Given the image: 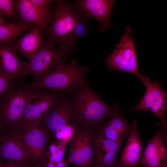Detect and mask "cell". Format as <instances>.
<instances>
[{"label":"cell","mask_w":167,"mask_h":167,"mask_svg":"<svg viewBox=\"0 0 167 167\" xmlns=\"http://www.w3.org/2000/svg\"><path fill=\"white\" fill-rule=\"evenodd\" d=\"M71 96L78 124L95 130L109 118L118 103L110 106L102 100L86 82L77 88Z\"/></svg>","instance_id":"obj_1"},{"label":"cell","mask_w":167,"mask_h":167,"mask_svg":"<svg viewBox=\"0 0 167 167\" xmlns=\"http://www.w3.org/2000/svg\"><path fill=\"white\" fill-rule=\"evenodd\" d=\"M89 71L76 59L71 58L69 63H62L35 79L31 84L32 89H48L71 94L87 82L86 75Z\"/></svg>","instance_id":"obj_2"},{"label":"cell","mask_w":167,"mask_h":167,"mask_svg":"<svg viewBox=\"0 0 167 167\" xmlns=\"http://www.w3.org/2000/svg\"><path fill=\"white\" fill-rule=\"evenodd\" d=\"M55 2L46 36L48 40L59 43L58 49L67 55L74 47L75 41L73 31L81 13L74 4L62 0H56Z\"/></svg>","instance_id":"obj_3"},{"label":"cell","mask_w":167,"mask_h":167,"mask_svg":"<svg viewBox=\"0 0 167 167\" xmlns=\"http://www.w3.org/2000/svg\"><path fill=\"white\" fill-rule=\"evenodd\" d=\"M31 84L13 83L0 98V122L4 129L18 127L27 100Z\"/></svg>","instance_id":"obj_4"},{"label":"cell","mask_w":167,"mask_h":167,"mask_svg":"<svg viewBox=\"0 0 167 167\" xmlns=\"http://www.w3.org/2000/svg\"><path fill=\"white\" fill-rule=\"evenodd\" d=\"M51 89H33L29 92L26 105L18 127L40 125L47 113L62 94Z\"/></svg>","instance_id":"obj_5"},{"label":"cell","mask_w":167,"mask_h":167,"mask_svg":"<svg viewBox=\"0 0 167 167\" xmlns=\"http://www.w3.org/2000/svg\"><path fill=\"white\" fill-rule=\"evenodd\" d=\"M132 29L128 26L114 50L105 60L109 70H119L142 77L138 69Z\"/></svg>","instance_id":"obj_6"},{"label":"cell","mask_w":167,"mask_h":167,"mask_svg":"<svg viewBox=\"0 0 167 167\" xmlns=\"http://www.w3.org/2000/svg\"><path fill=\"white\" fill-rule=\"evenodd\" d=\"M28 161L35 167H45L48 162V144L50 138L40 125L20 130Z\"/></svg>","instance_id":"obj_7"},{"label":"cell","mask_w":167,"mask_h":167,"mask_svg":"<svg viewBox=\"0 0 167 167\" xmlns=\"http://www.w3.org/2000/svg\"><path fill=\"white\" fill-rule=\"evenodd\" d=\"M95 130L79 124L77 126L69 142L70 148L66 160L69 164L75 166L94 165L93 141Z\"/></svg>","instance_id":"obj_8"},{"label":"cell","mask_w":167,"mask_h":167,"mask_svg":"<svg viewBox=\"0 0 167 167\" xmlns=\"http://www.w3.org/2000/svg\"><path fill=\"white\" fill-rule=\"evenodd\" d=\"M78 124L71 97L62 94L49 109L40 125L50 139L66 126Z\"/></svg>","instance_id":"obj_9"},{"label":"cell","mask_w":167,"mask_h":167,"mask_svg":"<svg viewBox=\"0 0 167 167\" xmlns=\"http://www.w3.org/2000/svg\"><path fill=\"white\" fill-rule=\"evenodd\" d=\"M55 45L56 43L49 40L44 41L42 47L27 62V75L36 79L66 62L67 55L56 49Z\"/></svg>","instance_id":"obj_10"},{"label":"cell","mask_w":167,"mask_h":167,"mask_svg":"<svg viewBox=\"0 0 167 167\" xmlns=\"http://www.w3.org/2000/svg\"><path fill=\"white\" fill-rule=\"evenodd\" d=\"M146 88V91L139 103L131 109L130 111L146 110L156 115L161 121V125L167 128L165 113L167 109V93L161 87L160 82H152L145 74L141 79Z\"/></svg>","instance_id":"obj_11"},{"label":"cell","mask_w":167,"mask_h":167,"mask_svg":"<svg viewBox=\"0 0 167 167\" xmlns=\"http://www.w3.org/2000/svg\"><path fill=\"white\" fill-rule=\"evenodd\" d=\"M121 146L107 138L99 128L96 129L93 141L95 164L104 167H117Z\"/></svg>","instance_id":"obj_12"},{"label":"cell","mask_w":167,"mask_h":167,"mask_svg":"<svg viewBox=\"0 0 167 167\" xmlns=\"http://www.w3.org/2000/svg\"><path fill=\"white\" fill-rule=\"evenodd\" d=\"M165 136L166 133L158 128L145 148L140 164L146 167H167Z\"/></svg>","instance_id":"obj_13"},{"label":"cell","mask_w":167,"mask_h":167,"mask_svg":"<svg viewBox=\"0 0 167 167\" xmlns=\"http://www.w3.org/2000/svg\"><path fill=\"white\" fill-rule=\"evenodd\" d=\"M115 1L113 0H79L75 5L82 13L95 19L99 22V30L104 32L110 26V19Z\"/></svg>","instance_id":"obj_14"},{"label":"cell","mask_w":167,"mask_h":167,"mask_svg":"<svg viewBox=\"0 0 167 167\" xmlns=\"http://www.w3.org/2000/svg\"><path fill=\"white\" fill-rule=\"evenodd\" d=\"M27 63L19 58L13 45H0V70L13 83L23 82Z\"/></svg>","instance_id":"obj_15"},{"label":"cell","mask_w":167,"mask_h":167,"mask_svg":"<svg viewBox=\"0 0 167 167\" xmlns=\"http://www.w3.org/2000/svg\"><path fill=\"white\" fill-rule=\"evenodd\" d=\"M131 126L130 132L121 152L117 167H138L140 164L144 142L138 130L136 121L134 120Z\"/></svg>","instance_id":"obj_16"},{"label":"cell","mask_w":167,"mask_h":167,"mask_svg":"<svg viewBox=\"0 0 167 167\" xmlns=\"http://www.w3.org/2000/svg\"><path fill=\"white\" fill-rule=\"evenodd\" d=\"M7 160L30 164L19 131L14 133L3 132L0 135V161Z\"/></svg>","instance_id":"obj_17"},{"label":"cell","mask_w":167,"mask_h":167,"mask_svg":"<svg viewBox=\"0 0 167 167\" xmlns=\"http://www.w3.org/2000/svg\"><path fill=\"white\" fill-rule=\"evenodd\" d=\"M16 4L22 22L36 24L41 31L46 29L50 25L52 18L51 9H39L29 0H16Z\"/></svg>","instance_id":"obj_18"},{"label":"cell","mask_w":167,"mask_h":167,"mask_svg":"<svg viewBox=\"0 0 167 167\" xmlns=\"http://www.w3.org/2000/svg\"><path fill=\"white\" fill-rule=\"evenodd\" d=\"M108 119V121L99 129L107 138L122 146L124 139L130 132L131 126L128 124L118 104Z\"/></svg>","instance_id":"obj_19"},{"label":"cell","mask_w":167,"mask_h":167,"mask_svg":"<svg viewBox=\"0 0 167 167\" xmlns=\"http://www.w3.org/2000/svg\"><path fill=\"white\" fill-rule=\"evenodd\" d=\"M41 30L37 26H34L24 34L20 35L13 46L28 60L42 46L44 41L41 35Z\"/></svg>","instance_id":"obj_20"},{"label":"cell","mask_w":167,"mask_h":167,"mask_svg":"<svg viewBox=\"0 0 167 167\" xmlns=\"http://www.w3.org/2000/svg\"><path fill=\"white\" fill-rule=\"evenodd\" d=\"M34 24L20 22L7 23L0 25V45H13L15 39L25 31L31 29Z\"/></svg>","instance_id":"obj_21"},{"label":"cell","mask_w":167,"mask_h":167,"mask_svg":"<svg viewBox=\"0 0 167 167\" xmlns=\"http://www.w3.org/2000/svg\"><path fill=\"white\" fill-rule=\"evenodd\" d=\"M66 150V146L58 142L50 143L48 148V161L58 162L63 160Z\"/></svg>","instance_id":"obj_22"},{"label":"cell","mask_w":167,"mask_h":167,"mask_svg":"<svg viewBox=\"0 0 167 167\" xmlns=\"http://www.w3.org/2000/svg\"><path fill=\"white\" fill-rule=\"evenodd\" d=\"M88 17L81 13L74 28L72 34L75 41L77 38L84 37L89 28Z\"/></svg>","instance_id":"obj_23"},{"label":"cell","mask_w":167,"mask_h":167,"mask_svg":"<svg viewBox=\"0 0 167 167\" xmlns=\"http://www.w3.org/2000/svg\"><path fill=\"white\" fill-rule=\"evenodd\" d=\"M77 125H67L57 132L55 135L58 142L60 144L66 146L67 143L71 140L76 127Z\"/></svg>","instance_id":"obj_24"},{"label":"cell","mask_w":167,"mask_h":167,"mask_svg":"<svg viewBox=\"0 0 167 167\" xmlns=\"http://www.w3.org/2000/svg\"><path fill=\"white\" fill-rule=\"evenodd\" d=\"M17 10L16 0H0V15L6 18H11Z\"/></svg>","instance_id":"obj_25"},{"label":"cell","mask_w":167,"mask_h":167,"mask_svg":"<svg viewBox=\"0 0 167 167\" xmlns=\"http://www.w3.org/2000/svg\"><path fill=\"white\" fill-rule=\"evenodd\" d=\"M13 83L10 79L0 70V98Z\"/></svg>","instance_id":"obj_26"},{"label":"cell","mask_w":167,"mask_h":167,"mask_svg":"<svg viewBox=\"0 0 167 167\" xmlns=\"http://www.w3.org/2000/svg\"><path fill=\"white\" fill-rule=\"evenodd\" d=\"M0 167H35L26 162L13 160L0 161Z\"/></svg>","instance_id":"obj_27"},{"label":"cell","mask_w":167,"mask_h":167,"mask_svg":"<svg viewBox=\"0 0 167 167\" xmlns=\"http://www.w3.org/2000/svg\"><path fill=\"white\" fill-rule=\"evenodd\" d=\"M38 8L43 10L51 9L50 6L52 0H29Z\"/></svg>","instance_id":"obj_28"},{"label":"cell","mask_w":167,"mask_h":167,"mask_svg":"<svg viewBox=\"0 0 167 167\" xmlns=\"http://www.w3.org/2000/svg\"><path fill=\"white\" fill-rule=\"evenodd\" d=\"M69 164L66 160L63 159L58 162L48 161L45 167H68Z\"/></svg>","instance_id":"obj_29"},{"label":"cell","mask_w":167,"mask_h":167,"mask_svg":"<svg viewBox=\"0 0 167 167\" xmlns=\"http://www.w3.org/2000/svg\"><path fill=\"white\" fill-rule=\"evenodd\" d=\"M7 23L4 19L2 16L0 15V25L5 24Z\"/></svg>","instance_id":"obj_30"},{"label":"cell","mask_w":167,"mask_h":167,"mask_svg":"<svg viewBox=\"0 0 167 167\" xmlns=\"http://www.w3.org/2000/svg\"><path fill=\"white\" fill-rule=\"evenodd\" d=\"M4 128L0 122V135L3 132Z\"/></svg>","instance_id":"obj_31"},{"label":"cell","mask_w":167,"mask_h":167,"mask_svg":"<svg viewBox=\"0 0 167 167\" xmlns=\"http://www.w3.org/2000/svg\"><path fill=\"white\" fill-rule=\"evenodd\" d=\"M92 166H87V165H82V166H75V167H92Z\"/></svg>","instance_id":"obj_32"},{"label":"cell","mask_w":167,"mask_h":167,"mask_svg":"<svg viewBox=\"0 0 167 167\" xmlns=\"http://www.w3.org/2000/svg\"><path fill=\"white\" fill-rule=\"evenodd\" d=\"M92 167H104L98 165L96 164H95L94 165L92 166Z\"/></svg>","instance_id":"obj_33"}]
</instances>
